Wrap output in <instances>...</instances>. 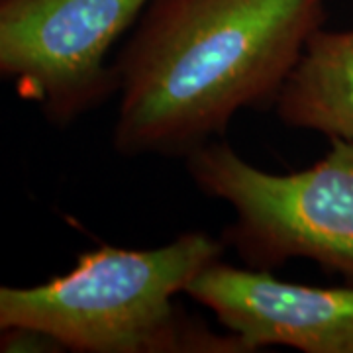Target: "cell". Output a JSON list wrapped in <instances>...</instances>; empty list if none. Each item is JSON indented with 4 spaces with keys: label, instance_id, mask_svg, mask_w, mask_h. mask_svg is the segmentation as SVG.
I'll use <instances>...</instances> for the list:
<instances>
[{
    "label": "cell",
    "instance_id": "cell-1",
    "mask_svg": "<svg viewBox=\"0 0 353 353\" xmlns=\"http://www.w3.org/2000/svg\"><path fill=\"white\" fill-rule=\"evenodd\" d=\"M326 0H152L116 59L122 155H187L275 106Z\"/></svg>",
    "mask_w": 353,
    "mask_h": 353
},
{
    "label": "cell",
    "instance_id": "cell-2",
    "mask_svg": "<svg viewBox=\"0 0 353 353\" xmlns=\"http://www.w3.org/2000/svg\"><path fill=\"white\" fill-rule=\"evenodd\" d=\"M224 243L189 232L153 250L102 245L75 267L30 289L0 285V330L41 332L81 353H250L243 341L192 320L176 294Z\"/></svg>",
    "mask_w": 353,
    "mask_h": 353
},
{
    "label": "cell",
    "instance_id": "cell-3",
    "mask_svg": "<svg viewBox=\"0 0 353 353\" xmlns=\"http://www.w3.org/2000/svg\"><path fill=\"white\" fill-rule=\"evenodd\" d=\"M196 187L236 212L226 230L250 267L271 269L294 257L353 283V141L332 138L328 153L294 173H267L226 143L187 155Z\"/></svg>",
    "mask_w": 353,
    "mask_h": 353
},
{
    "label": "cell",
    "instance_id": "cell-4",
    "mask_svg": "<svg viewBox=\"0 0 353 353\" xmlns=\"http://www.w3.org/2000/svg\"><path fill=\"white\" fill-rule=\"evenodd\" d=\"M152 0H0V79L69 124L118 92L108 51Z\"/></svg>",
    "mask_w": 353,
    "mask_h": 353
},
{
    "label": "cell",
    "instance_id": "cell-5",
    "mask_svg": "<svg viewBox=\"0 0 353 353\" xmlns=\"http://www.w3.org/2000/svg\"><path fill=\"white\" fill-rule=\"evenodd\" d=\"M212 310L248 352L287 345L303 353H353V283L308 287L216 259L185 289Z\"/></svg>",
    "mask_w": 353,
    "mask_h": 353
},
{
    "label": "cell",
    "instance_id": "cell-6",
    "mask_svg": "<svg viewBox=\"0 0 353 353\" xmlns=\"http://www.w3.org/2000/svg\"><path fill=\"white\" fill-rule=\"evenodd\" d=\"M283 124L353 141V28L316 30L275 101Z\"/></svg>",
    "mask_w": 353,
    "mask_h": 353
}]
</instances>
